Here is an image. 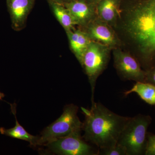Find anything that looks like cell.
Here are the masks:
<instances>
[{
	"label": "cell",
	"mask_w": 155,
	"mask_h": 155,
	"mask_svg": "<svg viewBox=\"0 0 155 155\" xmlns=\"http://www.w3.org/2000/svg\"><path fill=\"white\" fill-rule=\"evenodd\" d=\"M145 155H155V134L148 132Z\"/></svg>",
	"instance_id": "e0dca14e"
},
{
	"label": "cell",
	"mask_w": 155,
	"mask_h": 155,
	"mask_svg": "<svg viewBox=\"0 0 155 155\" xmlns=\"http://www.w3.org/2000/svg\"><path fill=\"white\" fill-rule=\"evenodd\" d=\"M152 121L149 115L138 114L130 117L117 142L125 149L127 155H145L147 129Z\"/></svg>",
	"instance_id": "3957f363"
},
{
	"label": "cell",
	"mask_w": 155,
	"mask_h": 155,
	"mask_svg": "<svg viewBox=\"0 0 155 155\" xmlns=\"http://www.w3.org/2000/svg\"><path fill=\"white\" fill-rule=\"evenodd\" d=\"M87 34L90 37L105 45H111L116 43L114 32L107 25L102 23H94L91 25Z\"/></svg>",
	"instance_id": "7c38bea8"
},
{
	"label": "cell",
	"mask_w": 155,
	"mask_h": 155,
	"mask_svg": "<svg viewBox=\"0 0 155 155\" xmlns=\"http://www.w3.org/2000/svg\"><path fill=\"white\" fill-rule=\"evenodd\" d=\"M35 0H7V5L12 28L21 30L25 25L27 18Z\"/></svg>",
	"instance_id": "ba28073f"
},
{
	"label": "cell",
	"mask_w": 155,
	"mask_h": 155,
	"mask_svg": "<svg viewBox=\"0 0 155 155\" xmlns=\"http://www.w3.org/2000/svg\"><path fill=\"white\" fill-rule=\"evenodd\" d=\"M72 51L81 63L85 51L91 41L88 34L80 30L67 32Z\"/></svg>",
	"instance_id": "30bf717a"
},
{
	"label": "cell",
	"mask_w": 155,
	"mask_h": 155,
	"mask_svg": "<svg viewBox=\"0 0 155 155\" xmlns=\"http://www.w3.org/2000/svg\"><path fill=\"white\" fill-rule=\"evenodd\" d=\"M11 112L14 115L16 120V125L13 128L6 129L4 127L0 128V133L1 134L10 137L12 138L17 139L28 142L30 145L36 147L38 146V141L39 136H35L30 134L25 130L22 125L19 124L16 116V104H10Z\"/></svg>",
	"instance_id": "9c48e42d"
},
{
	"label": "cell",
	"mask_w": 155,
	"mask_h": 155,
	"mask_svg": "<svg viewBox=\"0 0 155 155\" xmlns=\"http://www.w3.org/2000/svg\"><path fill=\"white\" fill-rule=\"evenodd\" d=\"M127 155L126 150L117 143L114 146L104 149L98 150V155Z\"/></svg>",
	"instance_id": "2e32d148"
},
{
	"label": "cell",
	"mask_w": 155,
	"mask_h": 155,
	"mask_svg": "<svg viewBox=\"0 0 155 155\" xmlns=\"http://www.w3.org/2000/svg\"><path fill=\"white\" fill-rule=\"evenodd\" d=\"M98 12L103 20L108 22L113 21L117 13L115 0H102L98 7Z\"/></svg>",
	"instance_id": "9a60e30c"
},
{
	"label": "cell",
	"mask_w": 155,
	"mask_h": 155,
	"mask_svg": "<svg viewBox=\"0 0 155 155\" xmlns=\"http://www.w3.org/2000/svg\"><path fill=\"white\" fill-rule=\"evenodd\" d=\"M144 71L155 66V0H143L132 9L125 23Z\"/></svg>",
	"instance_id": "6da1fadb"
},
{
	"label": "cell",
	"mask_w": 155,
	"mask_h": 155,
	"mask_svg": "<svg viewBox=\"0 0 155 155\" xmlns=\"http://www.w3.org/2000/svg\"><path fill=\"white\" fill-rule=\"evenodd\" d=\"M64 5L69 11L77 25L86 24L92 16L90 7L82 0H72Z\"/></svg>",
	"instance_id": "8fae6325"
},
{
	"label": "cell",
	"mask_w": 155,
	"mask_h": 155,
	"mask_svg": "<svg viewBox=\"0 0 155 155\" xmlns=\"http://www.w3.org/2000/svg\"><path fill=\"white\" fill-rule=\"evenodd\" d=\"M109 52L104 45L91 41L85 51L80 64L88 78L91 90V103L94 102V93L98 77L105 69Z\"/></svg>",
	"instance_id": "5b68a950"
},
{
	"label": "cell",
	"mask_w": 155,
	"mask_h": 155,
	"mask_svg": "<svg viewBox=\"0 0 155 155\" xmlns=\"http://www.w3.org/2000/svg\"><path fill=\"white\" fill-rule=\"evenodd\" d=\"M78 109L73 104L65 106L61 117L43 130L39 138L38 145L45 146L60 137L81 133L83 123L77 116Z\"/></svg>",
	"instance_id": "277c9868"
},
{
	"label": "cell",
	"mask_w": 155,
	"mask_h": 155,
	"mask_svg": "<svg viewBox=\"0 0 155 155\" xmlns=\"http://www.w3.org/2000/svg\"><path fill=\"white\" fill-rule=\"evenodd\" d=\"M85 116L83 138L98 150L116 145L130 117L120 116L100 103L92 104L90 109L81 107Z\"/></svg>",
	"instance_id": "7a4b0ae2"
},
{
	"label": "cell",
	"mask_w": 155,
	"mask_h": 155,
	"mask_svg": "<svg viewBox=\"0 0 155 155\" xmlns=\"http://www.w3.org/2000/svg\"><path fill=\"white\" fill-rule=\"evenodd\" d=\"M132 93H136L150 105H155V86L151 84L137 81L130 90L124 92V95L127 96Z\"/></svg>",
	"instance_id": "5bb4252c"
},
{
	"label": "cell",
	"mask_w": 155,
	"mask_h": 155,
	"mask_svg": "<svg viewBox=\"0 0 155 155\" xmlns=\"http://www.w3.org/2000/svg\"><path fill=\"white\" fill-rule=\"evenodd\" d=\"M5 97V95L3 93L1 92H0V100H2L3 98Z\"/></svg>",
	"instance_id": "ffe728a7"
},
{
	"label": "cell",
	"mask_w": 155,
	"mask_h": 155,
	"mask_svg": "<svg viewBox=\"0 0 155 155\" xmlns=\"http://www.w3.org/2000/svg\"><path fill=\"white\" fill-rule=\"evenodd\" d=\"M72 0H48V1L54 2L58 3V4H61L64 5L65 4L69 2Z\"/></svg>",
	"instance_id": "d6986e66"
},
{
	"label": "cell",
	"mask_w": 155,
	"mask_h": 155,
	"mask_svg": "<svg viewBox=\"0 0 155 155\" xmlns=\"http://www.w3.org/2000/svg\"><path fill=\"white\" fill-rule=\"evenodd\" d=\"M145 82L151 84L155 86V66L146 71Z\"/></svg>",
	"instance_id": "ac0fdd59"
},
{
	"label": "cell",
	"mask_w": 155,
	"mask_h": 155,
	"mask_svg": "<svg viewBox=\"0 0 155 155\" xmlns=\"http://www.w3.org/2000/svg\"><path fill=\"white\" fill-rule=\"evenodd\" d=\"M53 152L64 155H98V150L90 145L81 135L74 133L60 137L46 144Z\"/></svg>",
	"instance_id": "8992f818"
},
{
	"label": "cell",
	"mask_w": 155,
	"mask_h": 155,
	"mask_svg": "<svg viewBox=\"0 0 155 155\" xmlns=\"http://www.w3.org/2000/svg\"><path fill=\"white\" fill-rule=\"evenodd\" d=\"M114 58L115 67L124 79L145 82L146 71L142 69L138 61L133 56L121 50H116Z\"/></svg>",
	"instance_id": "52a82bcc"
},
{
	"label": "cell",
	"mask_w": 155,
	"mask_h": 155,
	"mask_svg": "<svg viewBox=\"0 0 155 155\" xmlns=\"http://www.w3.org/2000/svg\"><path fill=\"white\" fill-rule=\"evenodd\" d=\"M54 15L66 32L73 30L74 25H77L68 9L61 4L48 1Z\"/></svg>",
	"instance_id": "4fadbf2b"
}]
</instances>
